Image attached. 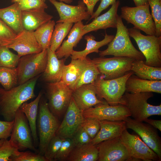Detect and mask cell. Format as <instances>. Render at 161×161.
<instances>
[{
  "mask_svg": "<svg viewBox=\"0 0 161 161\" xmlns=\"http://www.w3.org/2000/svg\"><path fill=\"white\" fill-rule=\"evenodd\" d=\"M49 1L55 7L59 15L60 18L56 23H75L83 20H89L91 17L83 1H79L77 5H70L56 0Z\"/></svg>",
  "mask_w": 161,
  "mask_h": 161,
  "instance_id": "2e32d148",
  "label": "cell"
},
{
  "mask_svg": "<svg viewBox=\"0 0 161 161\" xmlns=\"http://www.w3.org/2000/svg\"><path fill=\"white\" fill-rule=\"evenodd\" d=\"M144 121L161 131V120H155L147 118L145 119Z\"/></svg>",
  "mask_w": 161,
  "mask_h": 161,
  "instance_id": "681fc988",
  "label": "cell"
},
{
  "mask_svg": "<svg viewBox=\"0 0 161 161\" xmlns=\"http://www.w3.org/2000/svg\"><path fill=\"white\" fill-rule=\"evenodd\" d=\"M10 0L12 2H13L14 3L16 2L18 3L22 0Z\"/></svg>",
  "mask_w": 161,
  "mask_h": 161,
  "instance_id": "db71d44e",
  "label": "cell"
},
{
  "mask_svg": "<svg viewBox=\"0 0 161 161\" xmlns=\"http://www.w3.org/2000/svg\"><path fill=\"white\" fill-rule=\"evenodd\" d=\"M153 96L151 92L130 93L126 92L123 95L119 104L127 108L133 119L143 122L150 116L161 115V104L154 106L147 102Z\"/></svg>",
  "mask_w": 161,
  "mask_h": 161,
  "instance_id": "3957f363",
  "label": "cell"
},
{
  "mask_svg": "<svg viewBox=\"0 0 161 161\" xmlns=\"http://www.w3.org/2000/svg\"><path fill=\"white\" fill-rule=\"evenodd\" d=\"M18 3L22 11L36 9L45 10L48 7L42 0H22Z\"/></svg>",
  "mask_w": 161,
  "mask_h": 161,
  "instance_id": "7bdbcfd3",
  "label": "cell"
},
{
  "mask_svg": "<svg viewBox=\"0 0 161 161\" xmlns=\"http://www.w3.org/2000/svg\"><path fill=\"white\" fill-rule=\"evenodd\" d=\"M20 151L7 139L0 146V161H13Z\"/></svg>",
  "mask_w": 161,
  "mask_h": 161,
  "instance_id": "8d00e7d4",
  "label": "cell"
},
{
  "mask_svg": "<svg viewBox=\"0 0 161 161\" xmlns=\"http://www.w3.org/2000/svg\"><path fill=\"white\" fill-rule=\"evenodd\" d=\"M40 75L9 90L0 88V115L5 121L14 120L21 105L35 97V87Z\"/></svg>",
  "mask_w": 161,
  "mask_h": 161,
  "instance_id": "6da1fadb",
  "label": "cell"
},
{
  "mask_svg": "<svg viewBox=\"0 0 161 161\" xmlns=\"http://www.w3.org/2000/svg\"><path fill=\"white\" fill-rule=\"evenodd\" d=\"M73 24L72 23L59 22L55 25L49 47L51 50L55 52L60 47L69 32Z\"/></svg>",
  "mask_w": 161,
  "mask_h": 161,
  "instance_id": "836d02e7",
  "label": "cell"
},
{
  "mask_svg": "<svg viewBox=\"0 0 161 161\" xmlns=\"http://www.w3.org/2000/svg\"><path fill=\"white\" fill-rule=\"evenodd\" d=\"M129 154L137 161H160L158 155L137 134H131L125 129L120 136Z\"/></svg>",
  "mask_w": 161,
  "mask_h": 161,
  "instance_id": "7c38bea8",
  "label": "cell"
},
{
  "mask_svg": "<svg viewBox=\"0 0 161 161\" xmlns=\"http://www.w3.org/2000/svg\"><path fill=\"white\" fill-rule=\"evenodd\" d=\"M100 0H83L91 16L94 13V9L95 4Z\"/></svg>",
  "mask_w": 161,
  "mask_h": 161,
  "instance_id": "c3c4849f",
  "label": "cell"
},
{
  "mask_svg": "<svg viewBox=\"0 0 161 161\" xmlns=\"http://www.w3.org/2000/svg\"><path fill=\"white\" fill-rule=\"evenodd\" d=\"M63 138L55 134L49 142L44 154L47 161H54L61 146Z\"/></svg>",
  "mask_w": 161,
  "mask_h": 161,
  "instance_id": "f35d334b",
  "label": "cell"
},
{
  "mask_svg": "<svg viewBox=\"0 0 161 161\" xmlns=\"http://www.w3.org/2000/svg\"><path fill=\"white\" fill-rule=\"evenodd\" d=\"M0 18L17 34L24 29L22 18V10L18 3L0 9Z\"/></svg>",
  "mask_w": 161,
  "mask_h": 161,
  "instance_id": "4316f807",
  "label": "cell"
},
{
  "mask_svg": "<svg viewBox=\"0 0 161 161\" xmlns=\"http://www.w3.org/2000/svg\"><path fill=\"white\" fill-rule=\"evenodd\" d=\"M131 71L137 77L144 79L159 80H161V67L145 64L142 60H134L132 64Z\"/></svg>",
  "mask_w": 161,
  "mask_h": 161,
  "instance_id": "4dcf8cb0",
  "label": "cell"
},
{
  "mask_svg": "<svg viewBox=\"0 0 161 161\" xmlns=\"http://www.w3.org/2000/svg\"><path fill=\"white\" fill-rule=\"evenodd\" d=\"M13 161H47L44 155L29 151H20Z\"/></svg>",
  "mask_w": 161,
  "mask_h": 161,
  "instance_id": "ee69618b",
  "label": "cell"
},
{
  "mask_svg": "<svg viewBox=\"0 0 161 161\" xmlns=\"http://www.w3.org/2000/svg\"><path fill=\"white\" fill-rule=\"evenodd\" d=\"M5 139H2L0 140V146H1L4 143Z\"/></svg>",
  "mask_w": 161,
  "mask_h": 161,
  "instance_id": "f5cc1de1",
  "label": "cell"
},
{
  "mask_svg": "<svg viewBox=\"0 0 161 161\" xmlns=\"http://www.w3.org/2000/svg\"><path fill=\"white\" fill-rule=\"evenodd\" d=\"M133 74L131 71L122 77L110 80H105L102 76L99 75L92 83L97 97L101 100L104 99L110 105L120 104L126 91V82Z\"/></svg>",
  "mask_w": 161,
  "mask_h": 161,
  "instance_id": "5b68a950",
  "label": "cell"
},
{
  "mask_svg": "<svg viewBox=\"0 0 161 161\" xmlns=\"http://www.w3.org/2000/svg\"><path fill=\"white\" fill-rule=\"evenodd\" d=\"M41 98L37 121L39 140L38 153L44 155L51 139L55 134L60 123L59 119L51 112L47 102Z\"/></svg>",
  "mask_w": 161,
  "mask_h": 161,
  "instance_id": "277c9868",
  "label": "cell"
},
{
  "mask_svg": "<svg viewBox=\"0 0 161 161\" xmlns=\"http://www.w3.org/2000/svg\"><path fill=\"white\" fill-rule=\"evenodd\" d=\"M126 129L133 130L161 159V139L156 129L148 123L137 121L129 117L124 120Z\"/></svg>",
  "mask_w": 161,
  "mask_h": 161,
  "instance_id": "5bb4252c",
  "label": "cell"
},
{
  "mask_svg": "<svg viewBox=\"0 0 161 161\" xmlns=\"http://www.w3.org/2000/svg\"><path fill=\"white\" fill-rule=\"evenodd\" d=\"M100 74L92 60L87 57L86 62L77 82L75 89L82 85L92 83Z\"/></svg>",
  "mask_w": 161,
  "mask_h": 161,
  "instance_id": "d6a6232c",
  "label": "cell"
},
{
  "mask_svg": "<svg viewBox=\"0 0 161 161\" xmlns=\"http://www.w3.org/2000/svg\"><path fill=\"white\" fill-rule=\"evenodd\" d=\"M0 83L3 88L9 90L18 84L17 69L0 67Z\"/></svg>",
  "mask_w": 161,
  "mask_h": 161,
  "instance_id": "e575fe53",
  "label": "cell"
},
{
  "mask_svg": "<svg viewBox=\"0 0 161 161\" xmlns=\"http://www.w3.org/2000/svg\"><path fill=\"white\" fill-rule=\"evenodd\" d=\"M7 47L16 51L20 58L42 51L34 35L33 31L24 29L17 34L12 42Z\"/></svg>",
  "mask_w": 161,
  "mask_h": 161,
  "instance_id": "ac0fdd59",
  "label": "cell"
},
{
  "mask_svg": "<svg viewBox=\"0 0 161 161\" xmlns=\"http://www.w3.org/2000/svg\"><path fill=\"white\" fill-rule=\"evenodd\" d=\"M52 16L44 10H32L22 11V22L24 29L34 31L40 26L52 20Z\"/></svg>",
  "mask_w": 161,
  "mask_h": 161,
  "instance_id": "484cf974",
  "label": "cell"
},
{
  "mask_svg": "<svg viewBox=\"0 0 161 161\" xmlns=\"http://www.w3.org/2000/svg\"><path fill=\"white\" fill-rule=\"evenodd\" d=\"M42 95V92H40L34 100L30 103L25 102L19 109L24 113L28 120L34 144L36 148L38 147L39 144L37 128V118L39 103Z\"/></svg>",
  "mask_w": 161,
  "mask_h": 161,
  "instance_id": "d4e9b609",
  "label": "cell"
},
{
  "mask_svg": "<svg viewBox=\"0 0 161 161\" xmlns=\"http://www.w3.org/2000/svg\"><path fill=\"white\" fill-rule=\"evenodd\" d=\"M76 146L91 143L92 139L80 126L72 137Z\"/></svg>",
  "mask_w": 161,
  "mask_h": 161,
  "instance_id": "f6af8a7d",
  "label": "cell"
},
{
  "mask_svg": "<svg viewBox=\"0 0 161 161\" xmlns=\"http://www.w3.org/2000/svg\"><path fill=\"white\" fill-rule=\"evenodd\" d=\"M156 29V36H161V0H148Z\"/></svg>",
  "mask_w": 161,
  "mask_h": 161,
  "instance_id": "74e56055",
  "label": "cell"
},
{
  "mask_svg": "<svg viewBox=\"0 0 161 161\" xmlns=\"http://www.w3.org/2000/svg\"><path fill=\"white\" fill-rule=\"evenodd\" d=\"M75 146L72 138H63L61 146L54 161H66Z\"/></svg>",
  "mask_w": 161,
  "mask_h": 161,
  "instance_id": "60d3db41",
  "label": "cell"
},
{
  "mask_svg": "<svg viewBox=\"0 0 161 161\" xmlns=\"http://www.w3.org/2000/svg\"><path fill=\"white\" fill-rule=\"evenodd\" d=\"M136 6L144 5L148 3V0H133Z\"/></svg>",
  "mask_w": 161,
  "mask_h": 161,
  "instance_id": "f907efd6",
  "label": "cell"
},
{
  "mask_svg": "<svg viewBox=\"0 0 161 161\" xmlns=\"http://www.w3.org/2000/svg\"><path fill=\"white\" fill-rule=\"evenodd\" d=\"M17 34L0 18V46H7L12 42Z\"/></svg>",
  "mask_w": 161,
  "mask_h": 161,
  "instance_id": "ab89813d",
  "label": "cell"
},
{
  "mask_svg": "<svg viewBox=\"0 0 161 161\" xmlns=\"http://www.w3.org/2000/svg\"><path fill=\"white\" fill-rule=\"evenodd\" d=\"M14 124L12 121L0 120V140L7 139L10 137Z\"/></svg>",
  "mask_w": 161,
  "mask_h": 161,
  "instance_id": "bcb514c9",
  "label": "cell"
},
{
  "mask_svg": "<svg viewBox=\"0 0 161 161\" xmlns=\"http://www.w3.org/2000/svg\"><path fill=\"white\" fill-rule=\"evenodd\" d=\"M116 28V35L113 40L109 44L107 48L104 50L99 51L100 56L112 55L144 61L145 58L144 55L133 45L129 34L128 28L124 25L122 18L118 15L117 18Z\"/></svg>",
  "mask_w": 161,
  "mask_h": 161,
  "instance_id": "7a4b0ae2",
  "label": "cell"
},
{
  "mask_svg": "<svg viewBox=\"0 0 161 161\" xmlns=\"http://www.w3.org/2000/svg\"><path fill=\"white\" fill-rule=\"evenodd\" d=\"M84 118H92L98 120H124L131 116L129 110L121 104L111 106L108 103L101 104L82 111Z\"/></svg>",
  "mask_w": 161,
  "mask_h": 161,
  "instance_id": "9a60e30c",
  "label": "cell"
},
{
  "mask_svg": "<svg viewBox=\"0 0 161 161\" xmlns=\"http://www.w3.org/2000/svg\"><path fill=\"white\" fill-rule=\"evenodd\" d=\"M120 16L134 28L142 30L147 35H156L155 24L149 10L148 3L144 5L121 7Z\"/></svg>",
  "mask_w": 161,
  "mask_h": 161,
  "instance_id": "9c48e42d",
  "label": "cell"
},
{
  "mask_svg": "<svg viewBox=\"0 0 161 161\" xmlns=\"http://www.w3.org/2000/svg\"><path fill=\"white\" fill-rule=\"evenodd\" d=\"M46 91L49 108L59 119L67 109L72 97L73 90L61 80L47 83Z\"/></svg>",
  "mask_w": 161,
  "mask_h": 161,
  "instance_id": "ba28073f",
  "label": "cell"
},
{
  "mask_svg": "<svg viewBox=\"0 0 161 161\" xmlns=\"http://www.w3.org/2000/svg\"><path fill=\"white\" fill-rule=\"evenodd\" d=\"M56 134L64 138H72L83 119L82 111L77 106L72 97Z\"/></svg>",
  "mask_w": 161,
  "mask_h": 161,
  "instance_id": "e0dca14e",
  "label": "cell"
},
{
  "mask_svg": "<svg viewBox=\"0 0 161 161\" xmlns=\"http://www.w3.org/2000/svg\"><path fill=\"white\" fill-rule=\"evenodd\" d=\"M47 61V49L21 57L16 67L18 85L23 84L43 73Z\"/></svg>",
  "mask_w": 161,
  "mask_h": 161,
  "instance_id": "52a82bcc",
  "label": "cell"
},
{
  "mask_svg": "<svg viewBox=\"0 0 161 161\" xmlns=\"http://www.w3.org/2000/svg\"><path fill=\"white\" fill-rule=\"evenodd\" d=\"M20 58L7 47L0 46V67L16 68Z\"/></svg>",
  "mask_w": 161,
  "mask_h": 161,
  "instance_id": "d590c367",
  "label": "cell"
},
{
  "mask_svg": "<svg viewBox=\"0 0 161 161\" xmlns=\"http://www.w3.org/2000/svg\"><path fill=\"white\" fill-rule=\"evenodd\" d=\"M129 36L135 41L144 55L145 63L148 66L161 67V36L144 35L140 30L133 27L128 28Z\"/></svg>",
  "mask_w": 161,
  "mask_h": 161,
  "instance_id": "8992f818",
  "label": "cell"
},
{
  "mask_svg": "<svg viewBox=\"0 0 161 161\" xmlns=\"http://www.w3.org/2000/svg\"><path fill=\"white\" fill-rule=\"evenodd\" d=\"M47 61L46 69L43 73V80L47 82H58L61 80L63 69L66 59H58L55 52L49 47L47 49Z\"/></svg>",
  "mask_w": 161,
  "mask_h": 161,
  "instance_id": "603a6c76",
  "label": "cell"
},
{
  "mask_svg": "<svg viewBox=\"0 0 161 161\" xmlns=\"http://www.w3.org/2000/svg\"><path fill=\"white\" fill-rule=\"evenodd\" d=\"M44 1L45 2L46 0H42ZM60 1H62L66 3L67 4H70L71 3L72 1L73 0H58Z\"/></svg>",
  "mask_w": 161,
  "mask_h": 161,
  "instance_id": "816d5d0a",
  "label": "cell"
},
{
  "mask_svg": "<svg viewBox=\"0 0 161 161\" xmlns=\"http://www.w3.org/2000/svg\"><path fill=\"white\" fill-rule=\"evenodd\" d=\"M120 4V1H117L112 5L110 8L107 12L94 18L90 23L84 25L83 27L84 35L92 31L96 32L100 29L116 28L118 15L117 12Z\"/></svg>",
  "mask_w": 161,
  "mask_h": 161,
  "instance_id": "ffe728a7",
  "label": "cell"
},
{
  "mask_svg": "<svg viewBox=\"0 0 161 161\" xmlns=\"http://www.w3.org/2000/svg\"><path fill=\"white\" fill-rule=\"evenodd\" d=\"M100 130L91 143L96 145L99 143L112 139L121 135L126 128L125 122L123 120H99Z\"/></svg>",
  "mask_w": 161,
  "mask_h": 161,
  "instance_id": "44dd1931",
  "label": "cell"
},
{
  "mask_svg": "<svg viewBox=\"0 0 161 161\" xmlns=\"http://www.w3.org/2000/svg\"><path fill=\"white\" fill-rule=\"evenodd\" d=\"M126 91L132 93L151 92L160 94L161 80L144 79L132 75L126 82Z\"/></svg>",
  "mask_w": 161,
  "mask_h": 161,
  "instance_id": "cb8c5ba5",
  "label": "cell"
},
{
  "mask_svg": "<svg viewBox=\"0 0 161 161\" xmlns=\"http://www.w3.org/2000/svg\"><path fill=\"white\" fill-rule=\"evenodd\" d=\"M134 60L128 57L117 56L107 58L100 57L92 60L105 80L118 78L131 71L132 64Z\"/></svg>",
  "mask_w": 161,
  "mask_h": 161,
  "instance_id": "30bf717a",
  "label": "cell"
},
{
  "mask_svg": "<svg viewBox=\"0 0 161 161\" xmlns=\"http://www.w3.org/2000/svg\"><path fill=\"white\" fill-rule=\"evenodd\" d=\"M80 126L92 139L96 136L100 128L99 120L92 118L84 117Z\"/></svg>",
  "mask_w": 161,
  "mask_h": 161,
  "instance_id": "b9f144b4",
  "label": "cell"
},
{
  "mask_svg": "<svg viewBox=\"0 0 161 161\" xmlns=\"http://www.w3.org/2000/svg\"><path fill=\"white\" fill-rule=\"evenodd\" d=\"M87 59V57L72 59L69 64L64 66L61 80L73 91Z\"/></svg>",
  "mask_w": 161,
  "mask_h": 161,
  "instance_id": "83f0119b",
  "label": "cell"
},
{
  "mask_svg": "<svg viewBox=\"0 0 161 161\" xmlns=\"http://www.w3.org/2000/svg\"><path fill=\"white\" fill-rule=\"evenodd\" d=\"M98 152L96 145L91 143L75 146L66 161H96Z\"/></svg>",
  "mask_w": 161,
  "mask_h": 161,
  "instance_id": "f546056e",
  "label": "cell"
},
{
  "mask_svg": "<svg viewBox=\"0 0 161 161\" xmlns=\"http://www.w3.org/2000/svg\"><path fill=\"white\" fill-rule=\"evenodd\" d=\"M9 140L20 151L29 149L38 153L35 147L28 120L20 109L17 112L13 128Z\"/></svg>",
  "mask_w": 161,
  "mask_h": 161,
  "instance_id": "8fae6325",
  "label": "cell"
},
{
  "mask_svg": "<svg viewBox=\"0 0 161 161\" xmlns=\"http://www.w3.org/2000/svg\"><path fill=\"white\" fill-rule=\"evenodd\" d=\"M96 146L98 161H137L130 156L120 136L104 141Z\"/></svg>",
  "mask_w": 161,
  "mask_h": 161,
  "instance_id": "4fadbf2b",
  "label": "cell"
},
{
  "mask_svg": "<svg viewBox=\"0 0 161 161\" xmlns=\"http://www.w3.org/2000/svg\"><path fill=\"white\" fill-rule=\"evenodd\" d=\"M100 3L97 9L94 12L89 20L95 18L99 16L104 10L108 8L110 5H112L117 0H100Z\"/></svg>",
  "mask_w": 161,
  "mask_h": 161,
  "instance_id": "7dc6e473",
  "label": "cell"
},
{
  "mask_svg": "<svg viewBox=\"0 0 161 161\" xmlns=\"http://www.w3.org/2000/svg\"><path fill=\"white\" fill-rule=\"evenodd\" d=\"M114 35H108L106 32L103 39L100 41L95 40V37L92 35H86L84 39L86 41V46L84 49L81 51L73 50L70 57L72 59H84L90 53L92 52L98 53L99 49L101 47L108 44L114 39Z\"/></svg>",
  "mask_w": 161,
  "mask_h": 161,
  "instance_id": "f1b7e54d",
  "label": "cell"
},
{
  "mask_svg": "<svg viewBox=\"0 0 161 161\" xmlns=\"http://www.w3.org/2000/svg\"><path fill=\"white\" fill-rule=\"evenodd\" d=\"M72 97L77 107L82 111L97 105L107 103L98 98L92 83L75 89L73 92Z\"/></svg>",
  "mask_w": 161,
  "mask_h": 161,
  "instance_id": "d6986e66",
  "label": "cell"
},
{
  "mask_svg": "<svg viewBox=\"0 0 161 161\" xmlns=\"http://www.w3.org/2000/svg\"><path fill=\"white\" fill-rule=\"evenodd\" d=\"M55 25L54 21L51 20L33 31L34 35L42 50L49 47Z\"/></svg>",
  "mask_w": 161,
  "mask_h": 161,
  "instance_id": "1f68e13d",
  "label": "cell"
},
{
  "mask_svg": "<svg viewBox=\"0 0 161 161\" xmlns=\"http://www.w3.org/2000/svg\"><path fill=\"white\" fill-rule=\"evenodd\" d=\"M84 25L82 21L75 23L72 27L67 37L61 45L55 52L58 58L66 59L70 56L73 50V48L76 46L84 35L83 27Z\"/></svg>",
  "mask_w": 161,
  "mask_h": 161,
  "instance_id": "7402d4cb",
  "label": "cell"
}]
</instances>
